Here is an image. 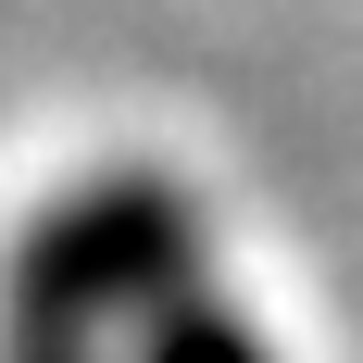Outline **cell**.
<instances>
[{"label":"cell","mask_w":363,"mask_h":363,"mask_svg":"<svg viewBox=\"0 0 363 363\" xmlns=\"http://www.w3.org/2000/svg\"><path fill=\"white\" fill-rule=\"evenodd\" d=\"M88 301L50 276V263H26L13 251V301H0V363H88Z\"/></svg>","instance_id":"cell-1"},{"label":"cell","mask_w":363,"mask_h":363,"mask_svg":"<svg viewBox=\"0 0 363 363\" xmlns=\"http://www.w3.org/2000/svg\"><path fill=\"white\" fill-rule=\"evenodd\" d=\"M138 363H276V351H263L213 289H188L176 313H150V351H138Z\"/></svg>","instance_id":"cell-2"}]
</instances>
